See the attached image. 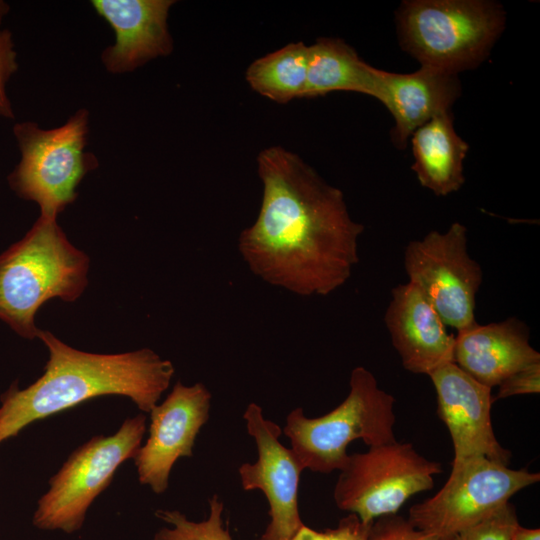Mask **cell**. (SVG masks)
Segmentation results:
<instances>
[{
  "label": "cell",
  "instance_id": "22",
  "mask_svg": "<svg viewBox=\"0 0 540 540\" xmlns=\"http://www.w3.org/2000/svg\"><path fill=\"white\" fill-rule=\"evenodd\" d=\"M518 523L515 508L508 502L477 524L460 532L454 540H510Z\"/></svg>",
  "mask_w": 540,
  "mask_h": 540
},
{
  "label": "cell",
  "instance_id": "17",
  "mask_svg": "<svg viewBox=\"0 0 540 540\" xmlns=\"http://www.w3.org/2000/svg\"><path fill=\"white\" fill-rule=\"evenodd\" d=\"M453 362L492 389L518 370L540 362V354L529 343L528 326L509 317L457 332Z\"/></svg>",
  "mask_w": 540,
  "mask_h": 540
},
{
  "label": "cell",
  "instance_id": "11",
  "mask_svg": "<svg viewBox=\"0 0 540 540\" xmlns=\"http://www.w3.org/2000/svg\"><path fill=\"white\" fill-rule=\"evenodd\" d=\"M243 418L257 446L258 458L239 467L241 485L246 491H262L269 505L270 522L260 540H292L304 525L298 509L304 468L293 450L280 442L281 427L266 419L257 403L248 404Z\"/></svg>",
  "mask_w": 540,
  "mask_h": 540
},
{
  "label": "cell",
  "instance_id": "8",
  "mask_svg": "<svg viewBox=\"0 0 540 540\" xmlns=\"http://www.w3.org/2000/svg\"><path fill=\"white\" fill-rule=\"evenodd\" d=\"M441 463L428 460L410 443L370 446L366 452L348 454L334 487V501L341 510L363 523L396 514L413 495L430 490Z\"/></svg>",
  "mask_w": 540,
  "mask_h": 540
},
{
  "label": "cell",
  "instance_id": "18",
  "mask_svg": "<svg viewBox=\"0 0 540 540\" xmlns=\"http://www.w3.org/2000/svg\"><path fill=\"white\" fill-rule=\"evenodd\" d=\"M412 170L422 187L436 196L457 192L464 184L469 146L456 132L452 112L434 117L410 137Z\"/></svg>",
  "mask_w": 540,
  "mask_h": 540
},
{
  "label": "cell",
  "instance_id": "28",
  "mask_svg": "<svg viewBox=\"0 0 540 540\" xmlns=\"http://www.w3.org/2000/svg\"><path fill=\"white\" fill-rule=\"evenodd\" d=\"M10 6L7 2L0 0V26L5 18V16L9 13Z\"/></svg>",
  "mask_w": 540,
  "mask_h": 540
},
{
  "label": "cell",
  "instance_id": "21",
  "mask_svg": "<svg viewBox=\"0 0 540 540\" xmlns=\"http://www.w3.org/2000/svg\"><path fill=\"white\" fill-rule=\"evenodd\" d=\"M224 503L217 494L209 499V515L195 522L178 510H157L155 515L169 527L158 530L152 540H233L223 521Z\"/></svg>",
  "mask_w": 540,
  "mask_h": 540
},
{
  "label": "cell",
  "instance_id": "27",
  "mask_svg": "<svg viewBox=\"0 0 540 540\" xmlns=\"http://www.w3.org/2000/svg\"><path fill=\"white\" fill-rule=\"evenodd\" d=\"M510 540H540V529L526 528L518 523L512 531Z\"/></svg>",
  "mask_w": 540,
  "mask_h": 540
},
{
  "label": "cell",
  "instance_id": "5",
  "mask_svg": "<svg viewBox=\"0 0 540 540\" xmlns=\"http://www.w3.org/2000/svg\"><path fill=\"white\" fill-rule=\"evenodd\" d=\"M394 403L376 377L357 366L351 371L349 393L342 403L317 418L307 417L303 408L297 407L287 415L282 432L304 470L340 471L352 441L361 439L370 447L396 440Z\"/></svg>",
  "mask_w": 540,
  "mask_h": 540
},
{
  "label": "cell",
  "instance_id": "3",
  "mask_svg": "<svg viewBox=\"0 0 540 540\" xmlns=\"http://www.w3.org/2000/svg\"><path fill=\"white\" fill-rule=\"evenodd\" d=\"M89 262L56 218L40 215L21 240L0 254V320L25 339L38 338L39 308L52 298L76 301L88 284Z\"/></svg>",
  "mask_w": 540,
  "mask_h": 540
},
{
  "label": "cell",
  "instance_id": "1",
  "mask_svg": "<svg viewBox=\"0 0 540 540\" xmlns=\"http://www.w3.org/2000/svg\"><path fill=\"white\" fill-rule=\"evenodd\" d=\"M263 185L255 222L238 238L250 271L293 294L328 296L359 262L362 224L349 214L343 192L297 154L280 146L257 157Z\"/></svg>",
  "mask_w": 540,
  "mask_h": 540
},
{
  "label": "cell",
  "instance_id": "14",
  "mask_svg": "<svg viewBox=\"0 0 540 540\" xmlns=\"http://www.w3.org/2000/svg\"><path fill=\"white\" fill-rule=\"evenodd\" d=\"M384 322L407 371L429 375L453 362L455 336L447 332L436 310L412 283L392 289Z\"/></svg>",
  "mask_w": 540,
  "mask_h": 540
},
{
  "label": "cell",
  "instance_id": "19",
  "mask_svg": "<svg viewBox=\"0 0 540 540\" xmlns=\"http://www.w3.org/2000/svg\"><path fill=\"white\" fill-rule=\"evenodd\" d=\"M378 70L363 61L343 40L318 38L309 46L304 97L349 91L375 98Z\"/></svg>",
  "mask_w": 540,
  "mask_h": 540
},
{
  "label": "cell",
  "instance_id": "10",
  "mask_svg": "<svg viewBox=\"0 0 540 540\" xmlns=\"http://www.w3.org/2000/svg\"><path fill=\"white\" fill-rule=\"evenodd\" d=\"M408 282L428 299L446 326L457 332L475 325L476 295L483 272L468 252L467 228L453 222L410 241L404 251Z\"/></svg>",
  "mask_w": 540,
  "mask_h": 540
},
{
  "label": "cell",
  "instance_id": "24",
  "mask_svg": "<svg viewBox=\"0 0 540 540\" xmlns=\"http://www.w3.org/2000/svg\"><path fill=\"white\" fill-rule=\"evenodd\" d=\"M371 523H363L350 513L340 520L336 528L316 531L303 525L292 540H366Z\"/></svg>",
  "mask_w": 540,
  "mask_h": 540
},
{
  "label": "cell",
  "instance_id": "13",
  "mask_svg": "<svg viewBox=\"0 0 540 540\" xmlns=\"http://www.w3.org/2000/svg\"><path fill=\"white\" fill-rule=\"evenodd\" d=\"M437 395V413L454 448L453 461L484 457L508 465L511 453L497 440L491 422V388L479 383L454 362L428 375Z\"/></svg>",
  "mask_w": 540,
  "mask_h": 540
},
{
  "label": "cell",
  "instance_id": "16",
  "mask_svg": "<svg viewBox=\"0 0 540 540\" xmlns=\"http://www.w3.org/2000/svg\"><path fill=\"white\" fill-rule=\"evenodd\" d=\"M460 95L458 75L422 66L412 73L378 70L375 99L394 118L391 138L399 149L407 146L417 128L436 116L451 112Z\"/></svg>",
  "mask_w": 540,
  "mask_h": 540
},
{
  "label": "cell",
  "instance_id": "20",
  "mask_svg": "<svg viewBox=\"0 0 540 540\" xmlns=\"http://www.w3.org/2000/svg\"><path fill=\"white\" fill-rule=\"evenodd\" d=\"M308 54L303 42L289 43L253 61L245 78L254 91L278 103L304 97Z\"/></svg>",
  "mask_w": 540,
  "mask_h": 540
},
{
  "label": "cell",
  "instance_id": "12",
  "mask_svg": "<svg viewBox=\"0 0 540 540\" xmlns=\"http://www.w3.org/2000/svg\"><path fill=\"white\" fill-rule=\"evenodd\" d=\"M212 395L203 383L178 381L150 414L149 436L134 456L138 480L155 494L164 493L179 458L191 457L201 428L209 419Z\"/></svg>",
  "mask_w": 540,
  "mask_h": 540
},
{
  "label": "cell",
  "instance_id": "2",
  "mask_svg": "<svg viewBox=\"0 0 540 540\" xmlns=\"http://www.w3.org/2000/svg\"><path fill=\"white\" fill-rule=\"evenodd\" d=\"M38 338L49 351L44 373L24 389L1 396L0 443L29 424L105 395L129 398L145 413L170 386L175 368L149 348L118 354L80 351L47 330Z\"/></svg>",
  "mask_w": 540,
  "mask_h": 540
},
{
  "label": "cell",
  "instance_id": "25",
  "mask_svg": "<svg viewBox=\"0 0 540 540\" xmlns=\"http://www.w3.org/2000/svg\"><path fill=\"white\" fill-rule=\"evenodd\" d=\"M17 70L13 35L8 29H0V116L7 119H14V111L7 96L6 85Z\"/></svg>",
  "mask_w": 540,
  "mask_h": 540
},
{
  "label": "cell",
  "instance_id": "15",
  "mask_svg": "<svg viewBox=\"0 0 540 540\" xmlns=\"http://www.w3.org/2000/svg\"><path fill=\"white\" fill-rule=\"evenodd\" d=\"M171 0H93L91 5L115 33V43L101 54L111 73L135 70L173 50L167 18Z\"/></svg>",
  "mask_w": 540,
  "mask_h": 540
},
{
  "label": "cell",
  "instance_id": "26",
  "mask_svg": "<svg viewBox=\"0 0 540 540\" xmlns=\"http://www.w3.org/2000/svg\"><path fill=\"white\" fill-rule=\"evenodd\" d=\"M540 392V362L533 363L518 370L498 385V393L494 400L523 394Z\"/></svg>",
  "mask_w": 540,
  "mask_h": 540
},
{
  "label": "cell",
  "instance_id": "4",
  "mask_svg": "<svg viewBox=\"0 0 540 540\" xmlns=\"http://www.w3.org/2000/svg\"><path fill=\"white\" fill-rule=\"evenodd\" d=\"M396 22L401 48L422 67L458 75L489 56L505 29L506 12L488 0H408Z\"/></svg>",
  "mask_w": 540,
  "mask_h": 540
},
{
  "label": "cell",
  "instance_id": "23",
  "mask_svg": "<svg viewBox=\"0 0 540 540\" xmlns=\"http://www.w3.org/2000/svg\"><path fill=\"white\" fill-rule=\"evenodd\" d=\"M366 540H438L433 534L413 526L396 514L384 515L372 521Z\"/></svg>",
  "mask_w": 540,
  "mask_h": 540
},
{
  "label": "cell",
  "instance_id": "9",
  "mask_svg": "<svg viewBox=\"0 0 540 540\" xmlns=\"http://www.w3.org/2000/svg\"><path fill=\"white\" fill-rule=\"evenodd\" d=\"M540 480L539 473L510 469L484 457L452 461L450 476L432 497L413 505L408 520L438 540H454Z\"/></svg>",
  "mask_w": 540,
  "mask_h": 540
},
{
  "label": "cell",
  "instance_id": "7",
  "mask_svg": "<svg viewBox=\"0 0 540 540\" xmlns=\"http://www.w3.org/2000/svg\"><path fill=\"white\" fill-rule=\"evenodd\" d=\"M146 431V416L129 417L111 436H95L74 450L50 478L32 522L46 531L80 530L94 500L110 485L125 461L134 458Z\"/></svg>",
  "mask_w": 540,
  "mask_h": 540
},
{
  "label": "cell",
  "instance_id": "6",
  "mask_svg": "<svg viewBox=\"0 0 540 540\" xmlns=\"http://www.w3.org/2000/svg\"><path fill=\"white\" fill-rule=\"evenodd\" d=\"M88 120V111L80 109L54 129L30 121L13 127L21 159L8 184L18 197L36 202L42 216L57 219L77 198L81 180L98 167L96 157L85 151Z\"/></svg>",
  "mask_w": 540,
  "mask_h": 540
}]
</instances>
